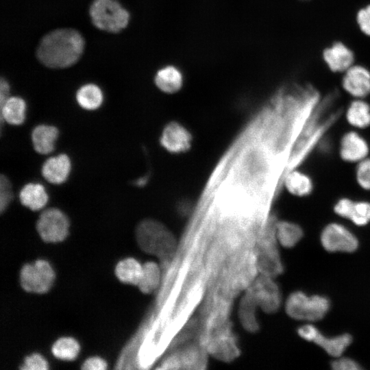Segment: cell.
Instances as JSON below:
<instances>
[{
    "instance_id": "1",
    "label": "cell",
    "mask_w": 370,
    "mask_h": 370,
    "mask_svg": "<svg viewBox=\"0 0 370 370\" xmlns=\"http://www.w3.org/2000/svg\"><path fill=\"white\" fill-rule=\"evenodd\" d=\"M84 49L82 35L75 29H58L40 40L36 56L45 66L53 69L69 67L80 58Z\"/></svg>"
},
{
    "instance_id": "2",
    "label": "cell",
    "mask_w": 370,
    "mask_h": 370,
    "mask_svg": "<svg viewBox=\"0 0 370 370\" xmlns=\"http://www.w3.org/2000/svg\"><path fill=\"white\" fill-rule=\"evenodd\" d=\"M136 235L143 251L160 259L171 258L176 251L177 242L175 236L158 220H143L136 227Z\"/></svg>"
},
{
    "instance_id": "3",
    "label": "cell",
    "mask_w": 370,
    "mask_h": 370,
    "mask_svg": "<svg viewBox=\"0 0 370 370\" xmlns=\"http://www.w3.org/2000/svg\"><path fill=\"white\" fill-rule=\"evenodd\" d=\"M330 302L321 295H308L297 291L291 293L284 304L286 314L293 319L314 322L321 320L328 312Z\"/></svg>"
},
{
    "instance_id": "4",
    "label": "cell",
    "mask_w": 370,
    "mask_h": 370,
    "mask_svg": "<svg viewBox=\"0 0 370 370\" xmlns=\"http://www.w3.org/2000/svg\"><path fill=\"white\" fill-rule=\"evenodd\" d=\"M89 13L96 27L111 33L121 31L130 19L129 12L116 0H94Z\"/></svg>"
},
{
    "instance_id": "5",
    "label": "cell",
    "mask_w": 370,
    "mask_h": 370,
    "mask_svg": "<svg viewBox=\"0 0 370 370\" xmlns=\"http://www.w3.org/2000/svg\"><path fill=\"white\" fill-rule=\"evenodd\" d=\"M274 279L260 274L246 290L256 302L258 309L269 314L277 312L282 302L280 288Z\"/></svg>"
},
{
    "instance_id": "6",
    "label": "cell",
    "mask_w": 370,
    "mask_h": 370,
    "mask_svg": "<svg viewBox=\"0 0 370 370\" xmlns=\"http://www.w3.org/2000/svg\"><path fill=\"white\" fill-rule=\"evenodd\" d=\"M55 279V273L45 260H36L33 264H25L20 271V284L27 292L42 294L47 292Z\"/></svg>"
},
{
    "instance_id": "7",
    "label": "cell",
    "mask_w": 370,
    "mask_h": 370,
    "mask_svg": "<svg viewBox=\"0 0 370 370\" xmlns=\"http://www.w3.org/2000/svg\"><path fill=\"white\" fill-rule=\"evenodd\" d=\"M36 227L43 241L59 243L68 236L69 220L62 210L51 208L41 212Z\"/></svg>"
},
{
    "instance_id": "8",
    "label": "cell",
    "mask_w": 370,
    "mask_h": 370,
    "mask_svg": "<svg viewBox=\"0 0 370 370\" xmlns=\"http://www.w3.org/2000/svg\"><path fill=\"white\" fill-rule=\"evenodd\" d=\"M320 241L328 252L352 253L359 245L356 235L345 225L336 222L330 223L323 228Z\"/></svg>"
},
{
    "instance_id": "9",
    "label": "cell",
    "mask_w": 370,
    "mask_h": 370,
    "mask_svg": "<svg viewBox=\"0 0 370 370\" xmlns=\"http://www.w3.org/2000/svg\"><path fill=\"white\" fill-rule=\"evenodd\" d=\"M275 227L266 239L260 244L255 257V262L260 274L275 278L284 271L283 264L277 247Z\"/></svg>"
},
{
    "instance_id": "10",
    "label": "cell",
    "mask_w": 370,
    "mask_h": 370,
    "mask_svg": "<svg viewBox=\"0 0 370 370\" xmlns=\"http://www.w3.org/2000/svg\"><path fill=\"white\" fill-rule=\"evenodd\" d=\"M193 137L190 131L177 121H171L163 128L160 137L161 146L168 152L180 154L188 151Z\"/></svg>"
},
{
    "instance_id": "11",
    "label": "cell",
    "mask_w": 370,
    "mask_h": 370,
    "mask_svg": "<svg viewBox=\"0 0 370 370\" xmlns=\"http://www.w3.org/2000/svg\"><path fill=\"white\" fill-rule=\"evenodd\" d=\"M338 153L343 161L357 164L369 157L370 146L358 132L350 130L341 136Z\"/></svg>"
},
{
    "instance_id": "12",
    "label": "cell",
    "mask_w": 370,
    "mask_h": 370,
    "mask_svg": "<svg viewBox=\"0 0 370 370\" xmlns=\"http://www.w3.org/2000/svg\"><path fill=\"white\" fill-rule=\"evenodd\" d=\"M342 78L343 90L354 99H365L370 95V71L362 65H352Z\"/></svg>"
},
{
    "instance_id": "13",
    "label": "cell",
    "mask_w": 370,
    "mask_h": 370,
    "mask_svg": "<svg viewBox=\"0 0 370 370\" xmlns=\"http://www.w3.org/2000/svg\"><path fill=\"white\" fill-rule=\"evenodd\" d=\"M323 58L333 73L345 72L354 62L353 51L341 42H334L323 51Z\"/></svg>"
},
{
    "instance_id": "14",
    "label": "cell",
    "mask_w": 370,
    "mask_h": 370,
    "mask_svg": "<svg viewBox=\"0 0 370 370\" xmlns=\"http://www.w3.org/2000/svg\"><path fill=\"white\" fill-rule=\"evenodd\" d=\"M71 162L66 154H60L48 158L43 164L41 173L49 182L60 184L64 182L71 172Z\"/></svg>"
},
{
    "instance_id": "15",
    "label": "cell",
    "mask_w": 370,
    "mask_h": 370,
    "mask_svg": "<svg viewBox=\"0 0 370 370\" xmlns=\"http://www.w3.org/2000/svg\"><path fill=\"white\" fill-rule=\"evenodd\" d=\"M208 347L210 354L224 362H231L239 354L236 339L231 333L225 332L215 336Z\"/></svg>"
},
{
    "instance_id": "16",
    "label": "cell",
    "mask_w": 370,
    "mask_h": 370,
    "mask_svg": "<svg viewBox=\"0 0 370 370\" xmlns=\"http://www.w3.org/2000/svg\"><path fill=\"white\" fill-rule=\"evenodd\" d=\"M283 184L289 194L297 197H307L313 190L312 178L297 168L291 169L285 174Z\"/></svg>"
},
{
    "instance_id": "17",
    "label": "cell",
    "mask_w": 370,
    "mask_h": 370,
    "mask_svg": "<svg viewBox=\"0 0 370 370\" xmlns=\"http://www.w3.org/2000/svg\"><path fill=\"white\" fill-rule=\"evenodd\" d=\"M258 305L251 295L245 291L240 299L238 308V318L242 328L249 333H256L260 324L256 316Z\"/></svg>"
},
{
    "instance_id": "18",
    "label": "cell",
    "mask_w": 370,
    "mask_h": 370,
    "mask_svg": "<svg viewBox=\"0 0 370 370\" xmlns=\"http://www.w3.org/2000/svg\"><path fill=\"white\" fill-rule=\"evenodd\" d=\"M183 75L176 66L168 65L159 69L154 77L158 88L166 94H174L183 86Z\"/></svg>"
},
{
    "instance_id": "19",
    "label": "cell",
    "mask_w": 370,
    "mask_h": 370,
    "mask_svg": "<svg viewBox=\"0 0 370 370\" xmlns=\"http://www.w3.org/2000/svg\"><path fill=\"white\" fill-rule=\"evenodd\" d=\"M345 116L354 129H367L370 127V104L365 99H354L348 105Z\"/></svg>"
},
{
    "instance_id": "20",
    "label": "cell",
    "mask_w": 370,
    "mask_h": 370,
    "mask_svg": "<svg viewBox=\"0 0 370 370\" xmlns=\"http://www.w3.org/2000/svg\"><path fill=\"white\" fill-rule=\"evenodd\" d=\"M58 130L52 125H38L32 132V141L35 151L40 154L53 151L58 137Z\"/></svg>"
},
{
    "instance_id": "21",
    "label": "cell",
    "mask_w": 370,
    "mask_h": 370,
    "mask_svg": "<svg viewBox=\"0 0 370 370\" xmlns=\"http://www.w3.org/2000/svg\"><path fill=\"white\" fill-rule=\"evenodd\" d=\"M352 342V337L348 333L335 336H326L319 330L312 341V343L321 347L328 355L335 358L341 356Z\"/></svg>"
},
{
    "instance_id": "22",
    "label": "cell",
    "mask_w": 370,
    "mask_h": 370,
    "mask_svg": "<svg viewBox=\"0 0 370 370\" xmlns=\"http://www.w3.org/2000/svg\"><path fill=\"white\" fill-rule=\"evenodd\" d=\"M275 235L280 245L289 249L295 247L301 241L304 231L301 227L295 222L280 220L276 221Z\"/></svg>"
},
{
    "instance_id": "23",
    "label": "cell",
    "mask_w": 370,
    "mask_h": 370,
    "mask_svg": "<svg viewBox=\"0 0 370 370\" xmlns=\"http://www.w3.org/2000/svg\"><path fill=\"white\" fill-rule=\"evenodd\" d=\"M19 200L24 206L37 211L45 206L48 202L49 196L42 184L29 183L20 190Z\"/></svg>"
},
{
    "instance_id": "24",
    "label": "cell",
    "mask_w": 370,
    "mask_h": 370,
    "mask_svg": "<svg viewBox=\"0 0 370 370\" xmlns=\"http://www.w3.org/2000/svg\"><path fill=\"white\" fill-rule=\"evenodd\" d=\"M1 124L3 121L9 124L18 125L23 123L25 119L26 103L18 97H9L0 106Z\"/></svg>"
},
{
    "instance_id": "25",
    "label": "cell",
    "mask_w": 370,
    "mask_h": 370,
    "mask_svg": "<svg viewBox=\"0 0 370 370\" xmlns=\"http://www.w3.org/2000/svg\"><path fill=\"white\" fill-rule=\"evenodd\" d=\"M114 271L121 282L137 286L141 277L143 264L136 259L129 257L118 262Z\"/></svg>"
},
{
    "instance_id": "26",
    "label": "cell",
    "mask_w": 370,
    "mask_h": 370,
    "mask_svg": "<svg viewBox=\"0 0 370 370\" xmlns=\"http://www.w3.org/2000/svg\"><path fill=\"white\" fill-rule=\"evenodd\" d=\"M161 270L158 263L148 261L143 264V271L137 286L140 292L150 294L159 286Z\"/></svg>"
},
{
    "instance_id": "27",
    "label": "cell",
    "mask_w": 370,
    "mask_h": 370,
    "mask_svg": "<svg viewBox=\"0 0 370 370\" xmlns=\"http://www.w3.org/2000/svg\"><path fill=\"white\" fill-rule=\"evenodd\" d=\"M76 99L84 109L93 110L99 108L103 102V93L95 84H88L82 86L77 92Z\"/></svg>"
},
{
    "instance_id": "28",
    "label": "cell",
    "mask_w": 370,
    "mask_h": 370,
    "mask_svg": "<svg viewBox=\"0 0 370 370\" xmlns=\"http://www.w3.org/2000/svg\"><path fill=\"white\" fill-rule=\"evenodd\" d=\"M80 350L79 343L72 337H61L51 346V353L57 358L63 360H73Z\"/></svg>"
},
{
    "instance_id": "29",
    "label": "cell",
    "mask_w": 370,
    "mask_h": 370,
    "mask_svg": "<svg viewBox=\"0 0 370 370\" xmlns=\"http://www.w3.org/2000/svg\"><path fill=\"white\" fill-rule=\"evenodd\" d=\"M356 226H365L370 223V202L354 201L349 219Z\"/></svg>"
},
{
    "instance_id": "30",
    "label": "cell",
    "mask_w": 370,
    "mask_h": 370,
    "mask_svg": "<svg viewBox=\"0 0 370 370\" xmlns=\"http://www.w3.org/2000/svg\"><path fill=\"white\" fill-rule=\"evenodd\" d=\"M355 178L357 184L360 188L370 191V158L356 164Z\"/></svg>"
},
{
    "instance_id": "31",
    "label": "cell",
    "mask_w": 370,
    "mask_h": 370,
    "mask_svg": "<svg viewBox=\"0 0 370 370\" xmlns=\"http://www.w3.org/2000/svg\"><path fill=\"white\" fill-rule=\"evenodd\" d=\"M48 363L40 354L34 353L24 358L23 363L20 367L22 370H47Z\"/></svg>"
},
{
    "instance_id": "32",
    "label": "cell",
    "mask_w": 370,
    "mask_h": 370,
    "mask_svg": "<svg viewBox=\"0 0 370 370\" xmlns=\"http://www.w3.org/2000/svg\"><path fill=\"white\" fill-rule=\"evenodd\" d=\"M13 199L12 185L8 178L1 175L0 177V210L3 212Z\"/></svg>"
},
{
    "instance_id": "33",
    "label": "cell",
    "mask_w": 370,
    "mask_h": 370,
    "mask_svg": "<svg viewBox=\"0 0 370 370\" xmlns=\"http://www.w3.org/2000/svg\"><path fill=\"white\" fill-rule=\"evenodd\" d=\"M354 201L349 197L340 198L334 205V212L338 217L349 219Z\"/></svg>"
},
{
    "instance_id": "34",
    "label": "cell",
    "mask_w": 370,
    "mask_h": 370,
    "mask_svg": "<svg viewBox=\"0 0 370 370\" xmlns=\"http://www.w3.org/2000/svg\"><path fill=\"white\" fill-rule=\"evenodd\" d=\"M356 22L361 32L370 36V4L358 11Z\"/></svg>"
},
{
    "instance_id": "35",
    "label": "cell",
    "mask_w": 370,
    "mask_h": 370,
    "mask_svg": "<svg viewBox=\"0 0 370 370\" xmlns=\"http://www.w3.org/2000/svg\"><path fill=\"white\" fill-rule=\"evenodd\" d=\"M331 367L334 370H360L362 369L356 360L342 356L336 358L331 362Z\"/></svg>"
},
{
    "instance_id": "36",
    "label": "cell",
    "mask_w": 370,
    "mask_h": 370,
    "mask_svg": "<svg viewBox=\"0 0 370 370\" xmlns=\"http://www.w3.org/2000/svg\"><path fill=\"white\" fill-rule=\"evenodd\" d=\"M81 368L87 370H105L107 368V363L103 358L93 356L87 358Z\"/></svg>"
},
{
    "instance_id": "37",
    "label": "cell",
    "mask_w": 370,
    "mask_h": 370,
    "mask_svg": "<svg viewBox=\"0 0 370 370\" xmlns=\"http://www.w3.org/2000/svg\"><path fill=\"white\" fill-rule=\"evenodd\" d=\"M319 330L311 323H306L297 329L298 335L304 340L312 342Z\"/></svg>"
},
{
    "instance_id": "38",
    "label": "cell",
    "mask_w": 370,
    "mask_h": 370,
    "mask_svg": "<svg viewBox=\"0 0 370 370\" xmlns=\"http://www.w3.org/2000/svg\"><path fill=\"white\" fill-rule=\"evenodd\" d=\"M10 86L3 78L0 81V106L2 105L9 97Z\"/></svg>"
}]
</instances>
